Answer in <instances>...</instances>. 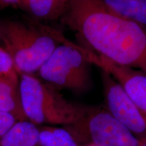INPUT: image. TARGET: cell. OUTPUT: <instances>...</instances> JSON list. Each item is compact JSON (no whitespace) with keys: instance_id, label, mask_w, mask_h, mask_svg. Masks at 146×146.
Listing matches in <instances>:
<instances>
[{"instance_id":"cell-2","label":"cell","mask_w":146,"mask_h":146,"mask_svg":"<svg viewBox=\"0 0 146 146\" xmlns=\"http://www.w3.org/2000/svg\"><path fill=\"white\" fill-rule=\"evenodd\" d=\"M0 38L18 74L37 72L66 39L57 30L31 18L0 20Z\"/></svg>"},{"instance_id":"cell-5","label":"cell","mask_w":146,"mask_h":146,"mask_svg":"<svg viewBox=\"0 0 146 146\" xmlns=\"http://www.w3.org/2000/svg\"><path fill=\"white\" fill-rule=\"evenodd\" d=\"M74 128L85 141L98 146H139V141L105 108L87 106Z\"/></svg>"},{"instance_id":"cell-4","label":"cell","mask_w":146,"mask_h":146,"mask_svg":"<svg viewBox=\"0 0 146 146\" xmlns=\"http://www.w3.org/2000/svg\"><path fill=\"white\" fill-rule=\"evenodd\" d=\"M91 65L83 47L66 39L55 49L37 74L39 78L56 88L83 94L92 85Z\"/></svg>"},{"instance_id":"cell-12","label":"cell","mask_w":146,"mask_h":146,"mask_svg":"<svg viewBox=\"0 0 146 146\" xmlns=\"http://www.w3.org/2000/svg\"><path fill=\"white\" fill-rule=\"evenodd\" d=\"M39 146H81L69 128L51 125L38 126Z\"/></svg>"},{"instance_id":"cell-14","label":"cell","mask_w":146,"mask_h":146,"mask_svg":"<svg viewBox=\"0 0 146 146\" xmlns=\"http://www.w3.org/2000/svg\"><path fill=\"white\" fill-rule=\"evenodd\" d=\"M18 120L10 113L0 110V139Z\"/></svg>"},{"instance_id":"cell-15","label":"cell","mask_w":146,"mask_h":146,"mask_svg":"<svg viewBox=\"0 0 146 146\" xmlns=\"http://www.w3.org/2000/svg\"><path fill=\"white\" fill-rule=\"evenodd\" d=\"M23 0H0V9H3L10 6H20Z\"/></svg>"},{"instance_id":"cell-9","label":"cell","mask_w":146,"mask_h":146,"mask_svg":"<svg viewBox=\"0 0 146 146\" xmlns=\"http://www.w3.org/2000/svg\"><path fill=\"white\" fill-rule=\"evenodd\" d=\"M0 146H39V127L29 120H18L0 139Z\"/></svg>"},{"instance_id":"cell-8","label":"cell","mask_w":146,"mask_h":146,"mask_svg":"<svg viewBox=\"0 0 146 146\" xmlns=\"http://www.w3.org/2000/svg\"><path fill=\"white\" fill-rule=\"evenodd\" d=\"M72 0H23L20 8L37 22L61 19Z\"/></svg>"},{"instance_id":"cell-13","label":"cell","mask_w":146,"mask_h":146,"mask_svg":"<svg viewBox=\"0 0 146 146\" xmlns=\"http://www.w3.org/2000/svg\"><path fill=\"white\" fill-rule=\"evenodd\" d=\"M0 78L20 79L19 74L14 67L13 60L4 47H0Z\"/></svg>"},{"instance_id":"cell-1","label":"cell","mask_w":146,"mask_h":146,"mask_svg":"<svg viewBox=\"0 0 146 146\" xmlns=\"http://www.w3.org/2000/svg\"><path fill=\"white\" fill-rule=\"evenodd\" d=\"M83 45L116 64L146 73V30L110 11L101 0H72L61 18Z\"/></svg>"},{"instance_id":"cell-7","label":"cell","mask_w":146,"mask_h":146,"mask_svg":"<svg viewBox=\"0 0 146 146\" xmlns=\"http://www.w3.org/2000/svg\"><path fill=\"white\" fill-rule=\"evenodd\" d=\"M83 48L89 62L100 70L108 72L121 85L128 96L146 117V73L116 64L86 47Z\"/></svg>"},{"instance_id":"cell-17","label":"cell","mask_w":146,"mask_h":146,"mask_svg":"<svg viewBox=\"0 0 146 146\" xmlns=\"http://www.w3.org/2000/svg\"><path fill=\"white\" fill-rule=\"evenodd\" d=\"M81 146H98V145H96V144H94L92 143H89L85 144V145H81Z\"/></svg>"},{"instance_id":"cell-6","label":"cell","mask_w":146,"mask_h":146,"mask_svg":"<svg viewBox=\"0 0 146 146\" xmlns=\"http://www.w3.org/2000/svg\"><path fill=\"white\" fill-rule=\"evenodd\" d=\"M101 70L106 108L138 139H146V117L108 72Z\"/></svg>"},{"instance_id":"cell-3","label":"cell","mask_w":146,"mask_h":146,"mask_svg":"<svg viewBox=\"0 0 146 146\" xmlns=\"http://www.w3.org/2000/svg\"><path fill=\"white\" fill-rule=\"evenodd\" d=\"M19 76L22 106L27 120L37 126L68 127L83 118L87 106L70 102L59 89L33 74Z\"/></svg>"},{"instance_id":"cell-18","label":"cell","mask_w":146,"mask_h":146,"mask_svg":"<svg viewBox=\"0 0 146 146\" xmlns=\"http://www.w3.org/2000/svg\"><path fill=\"white\" fill-rule=\"evenodd\" d=\"M0 41H1V38H0Z\"/></svg>"},{"instance_id":"cell-16","label":"cell","mask_w":146,"mask_h":146,"mask_svg":"<svg viewBox=\"0 0 146 146\" xmlns=\"http://www.w3.org/2000/svg\"><path fill=\"white\" fill-rule=\"evenodd\" d=\"M139 146H146V139H139Z\"/></svg>"},{"instance_id":"cell-10","label":"cell","mask_w":146,"mask_h":146,"mask_svg":"<svg viewBox=\"0 0 146 146\" xmlns=\"http://www.w3.org/2000/svg\"><path fill=\"white\" fill-rule=\"evenodd\" d=\"M19 80L0 78V110L12 114L18 120H27L22 106Z\"/></svg>"},{"instance_id":"cell-11","label":"cell","mask_w":146,"mask_h":146,"mask_svg":"<svg viewBox=\"0 0 146 146\" xmlns=\"http://www.w3.org/2000/svg\"><path fill=\"white\" fill-rule=\"evenodd\" d=\"M117 15L146 26V0H101Z\"/></svg>"}]
</instances>
